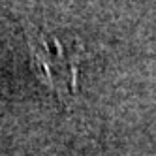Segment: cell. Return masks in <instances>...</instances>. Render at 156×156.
<instances>
[{
	"label": "cell",
	"instance_id": "obj_1",
	"mask_svg": "<svg viewBox=\"0 0 156 156\" xmlns=\"http://www.w3.org/2000/svg\"><path fill=\"white\" fill-rule=\"evenodd\" d=\"M25 34L30 51V64L38 79L58 100H70L77 92V55L49 34L30 23H25Z\"/></svg>",
	"mask_w": 156,
	"mask_h": 156
}]
</instances>
